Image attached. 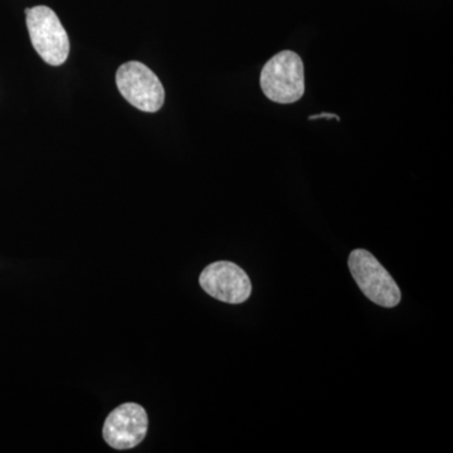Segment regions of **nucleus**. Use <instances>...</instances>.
<instances>
[{
  "instance_id": "obj_1",
  "label": "nucleus",
  "mask_w": 453,
  "mask_h": 453,
  "mask_svg": "<svg viewBox=\"0 0 453 453\" xmlns=\"http://www.w3.org/2000/svg\"><path fill=\"white\" fill-rule=\"evenodd\" d=\"M259 83L268 100L281 105L297 103L305 94L303 59L292 50L277 53L262 68Z\"/></svg>"
},
{
  "instance_id": "obj_2",
  "label": "nucleus",
  "mask_w": 453,
  "mask_h": 453,
  "mask_svg": "<svg viewBox=\"0 0 453 453\" xmlns=\"http://www.w3.org/2000/svg\"><path fill=\"white\" fill-rule=\"evenodd\" d=\"M27 27L33 47L46 64L61 65L70 55V38L52 9L38 5L26 9Z\"/></svg>"
},
{
  "instance_id": "obj_3",
  "label": "nucleus",
  "mask_w": 453,
  "mask_h": 453,
  "mask_svg": "<svg viewBox=\"0 0 453 453\" xmlns=\"http://www.w3.org/2000/svg\"><path fill=\"white\" fill-rule=\"evenodd\" d=\"M349 270L357 288L372 303L383 308H395L402 294L393 277L366 250H354L349 256Z\"/></svg>"
},
{
  "instance_id": "obj_4",
  "label": "nucleus",
  "mask_w": 453,
  "mask_h": 453,
  "mask_svg": "<svg viewBox=\"0 0 453 453\" xmlns=\"http://www.w3.org/2000/svg\"><path fill=\"white\" fill-rule=\"evenodd\" d=\"M116 85L122 97L140 111H159L165 101V89L159 77L140 62L122 65L116 73Z\"/></svg>"
},
{
  "instance_id": "obj_5",
  "label": "nucleus",
  "mask_w": 453,
  "mask_h": 453,
  "mask_svg": "<svg viewBox=\"0 0 453 453\" xmlns=\"http://www.w3.org/2000/svg\"><path fill=\"white\" fill-rule=\"evenodd\" d=\"M199 285L214 299L226 303H242L252 294V283L249 275L235 264L219 261L203 270Z\"/></svg>"
},
{
  "instance_id": "obj_6",
  "label": "nucleus",
  "mask_w": 453,
  "mask_h": 453,
  "mask_svg": "<svg viewBox=\"0 0 453 453\" xmlns=\"http://www.w3.org/2000/svg\"><path fill=\"white\" fill-rule=\"evenodd\" d=\"M148 426V414L142 405L121 404L107 416L103 428L104 440L115 449H134L144 441Z\"/></svg>"
},
{
  "instance_id": "obj_7",
  "label": "nucleus",
  "mask_w": 453,
  "mask_h": 453,
  "mask_svg": "<svg viewBox=\"0 0 453 453\" xmlns=\"http://www.w3.org/2000/svg\"><path fill=\"white\" fill-rule=\"evenodd\" d=\"M318 119H335V120L340 121L338 115L329 112L318 113V115L310 116L309 120H318Z\"/></svg>"
}]
</instances>
